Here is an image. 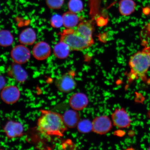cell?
<instances>
[{
	"mask_svg": "<svg viewBox=\"0 0 150 150\" xmlns=\"http://www.w3.org/2000/svg\"><path fill=\"white\" fill-rule=\"evenodd\" d=\"M112 124V121L108 116L97 117L92 121L93 131L99 134H106L111 130Z\"/></svg>",
	"mask_w": 150,
	"mask_h": 150,
	"instance_id": "5",
	"label": "cell"
},
{
	"mask_svg": "<svg viewBox=\"0 0 150 150\" xmlns=\"http://www.w3.org/2000/svg\"><path fill=\"white\" fill-rule=\"evenodd\" d=\"M77 110H69L66 111L63 115V121L66 126L74 128L77 126L80 121V115Z\"/></svg>",
	"mask_w": 150,
	"mask_h": 150,
	"instance_id": "13",
	"label": "cell"
},
{
	"mask_svg": "<svg viewBox=\"0 0 150 150\" xmlns=\"http://www.w3.org/2000/svg\"><path fill=\"white\" fill-rule=\"evenodd\" d=\"M5 80L3 76H1V89H2L5 87Z\"/></svg>",
	"mask_w": 150,
	"mask_h": 150,
	"instance_id": "24",
	"label": "cell"
},
{
	"mask_svg": "<svg viewBox=\"0 0 150 150\" xmlns=\"http://www.w3.org/2000/svg\"><path fill=\"white\" fill-rule=\"evenodd\" d=\"M14 38L10 32L1 30L0 33V44L1 46L6 47L10 46L13 42Z\"/></svg>",
	"mask_w": 150,
	"mask_h": 150,
	"instance_id": "19",
	"label": "cell"
},
{
	"mask_svg": "<svg viewBox=\"0 0 150 150\" xmlns=\"http://www.w3.org/2000/svg\"><path fill=\"white\" fill-rule=\"evenodd\" d=\"M50 23L52 27L54 28H61L63 25L62 16L58 14L54 15L50 20Z\"/></svg>",
	"mask_w": 150,
	"mask_h": 150,
	"instance_id": "23",
	"label": "cell"
},
{
	"mask_svg": "<svg viewBox=\"0 0 150 150\" xmlns=\"http://www.w3.org/2000/svg\"><path fill=\"white\" fill-rule=\"evenodd\" d=\"M51 50L50 45L44 42H37L33 48L32 52L34 57L39 61L46 59L49 57Z\"/></svg>",
	"mask_w": 150,
	"mask_h": 150,
	"instance_id": "10",
	"label": "cell"
},
{
	"mask_svg": "<svg viewBox=\"0 0 150 150\" xmlns=\"http://www.w3.org/2000/svg\"><path fill=\"white\" fill-rule=\"evenodd\" d=\"M77 128L79 132L81 134H88L93 131L92 122L88 119H83L79 122Z\"/></svg>",
	"mask_w": 150,
	"mask_h": 150,
	"instance_id": "20",
	"label": "cell"
},
{
	"mask_svg": "<svg viewBox=\"0 0 150 150\" xmlns=\"http://www.w3.org/2000/svg\"><path fill=\"white\" fill-rule=\"evenodd\" d=\"M111 117L112 123L118 128H126L130 126V117L124 108L116 109Z\"/></svg>",
	"mask_w": 150,
	"mask_h": 150,
	"instance_id": "6",
	"label": "cell"
},
{
	"mask_svg": "<svg viewBox=\"0 0 150 150\" xmlns=\"http://www.w3.org/2000/svg\"><path fill=\"white\" fill-rule=\"evenodd\" d=\"M36 33L31 28H27L22 31L19 37V41L24 45H31L36 41Z\"/></svg>",
	"mask_w": 150,
	"mask_h": 150,
	"instance_id": "15",
	"label": "cell"
},
{
	"mask_svg": "<svg viewBox=\"0 0 150 150\" xmlns=\"http://www.w3.org/2000/svg\"><path fill=\"white\" fill-rule=\"evenodd\" d=\"M71 50L70 47L66 43L61 41L54 46L53 51L56 57L58 59H64L68 57Z\"/></svg>",
	"mask_w": 150,
	"mask_h": 150,
	"instance_id": "18",
	"label": "cell"
},
{
	"mask_svg": "<svg viewBox=\"0 0 150 150\" xmlns=\"http://www.w3.org/2000/svg\"><path fill=\"white\" fill-rule=\"evenodd\" d=\"M11 55L15 63L20 64L29 60L31 53L29 49L24 45H18L11 50Z\"/></svg>",
	"mask_w": 150,
	"mask_h": 150,
	"instance_id": "7",
	"label": "cell"
},
{
	"mask_svg": "<svg viewBox=\"0 0 150 150\" xmlns=\"http://www.w3.org/2000/svg\"><path fill=\"white\" fill-rule=\"evenodd\" d=\"M149 149H150V148H149Z\"/></svg>",
	"mask_w": 150,
	"mask_h": 150,
	"instance_id": "25",
	"label": "cell"
},
{
	"mask_svg": "<svg viewBox=\"0 0 150 150\" xmlns=\"http://www.w3.org/2000/svg\"><path fill=\"white\" fill-rule=\"evenodd\" d=\"M136 4L133 0H121L119 3L120 13L123 16H129L135 11Z\"/></svg>",
	"mask_w": 150,
	"mask_h": 150,
	"instance_id": "17",
	"label": "cell"
},
{
	"mask_svg": "<svg viewBox=\"0 0 150 150\" xmlns=\"http://www.w3.org/2000/svg\"><path fill=\"white\" fill-rule=\"evenodd\" d=\"M8 74L9 76L14 79L19 83H23L25 81L28 76L27 72L20 64L17 63L12 65L9 69Z\"/></svg>",
	"mask_w": 150,
	"mask_h": 150,
	"instance_id": "14",
	"label": "cell"
},
{
	"mask_svg": "<svg viewBox=\"0 0 150 150\" xmlns=\"http://www.w3.org/2000/svg\"><path fill=\"white\" fill-rule=\"evenodd\" d=\"M69 103L73 109L79 111L87 107L89 103V100L85 94L77 93H74L71 97Z\"/></svg>",
	"mask_w": 150,
	"mask_h": 150,
	"instance_id": "11",
	"label": "cell"
},
{
	"mask_svg": "<svg viewBox=\"0 0 150 150\" xmlns=\"http://www.w3.org/2000/svg\"><path fill=\"white\" fill-rule=\"evenodd\" d=\"M4 130L6 136L9 138H13L23 135V125L19 122L9 121L4 127Z\"/></svg>",
	"mask_w": 150,
	"mask_h": 150,
	"instance_id": "9",
	"label": "cell"
},
{
	"mask_svg": "<svg viewBox=\"0 0 150 150\" xmlns=\"http://www.w3.org/2000/svg\"><path fill=\"white\" fill-rule=\"evenodd\" d=\"M75 72L69 71L56 79L55 81L56 87L62 92L68 93L74 89L76 84L74 79Z\"/></svg>",
	"mask_w": 150,
	"mask_h": 150,
	"instance_id": "4",
	"label": "cell"
},
{
	"mask_svg": "<svg viewBox=\"0 0 150 150\" xmlns=\"http://www.w3.org/2000/svg\"><path fill=\"white\" fill-rule=\"evenodd\" d=\"M62 17L63 25L67 29H73L79 23L80 18L79 17L76 13L70 11L64 13Z\"/></svg>",
	"mask_w": 150,
	"mask_h": 150,
	"instance_id": "16",
	"label": "cell"
},
{
	"mask_svg": "<svg viewBox=\"0 0 150 150\" xmlns=\"http://www.w3.org/2000/svg\"><path fill=\"white\" fill-rule=\"evenodd\" d=\"M131 76L146 79V74L150 67V47L136 52L131 56L129 63Z\"/></svg>",
	"mask_w": 150,
	"mask_h": 150,
	"instance_id": "2",
	"label": "cell"
},
{
	"mask_svg": "<svg viewBox=\"0 0 150 150\" xmlns=\"http://www.w3.org/2000/svg\"><path fill=\"white\" fill-rule=\"evenodd\" d=\"M41 115L38 120V128L46 135L62 137L67 127L63 121V115L50 110H40Z\"/></svg>",
	"mask_w": 150,
	"mask_h": 150,
	"instance_id": "1",
	"label": "cell"
},
{
	"mask_svg": "<svg viewBox=\"0 0 150 150\" xmlns=\"http://www.w3.org/2000/svg\"><path fill=\"white\" fill-rule=\"evenodd\" d=\"M46 4L49 8L52 9H59L62 7L64 0H46Z\"/></svg>",
	"mask_w": 150,
	"mask_h": 150,
	"instance_id": "22",
	"label": "cell"
},
{
	"mask_svg": "<svg viewBox=\"0 0 150 150\" xmlns=\"http://www.w3.org/2000/svg\"><path fill=\"white\" fill-rule=\"evenodd\" d=\"M68 8L71 12L78 13L83 11V3L81 0H69Z\"/></svg>",
	"mask_w": 150,
	"mask_h": 150,
	"instance_id": "21",
	"label": "cell"
},
{
	"mask_svg": "<svg viewBox=\"0 0 150 150\" xmlns=\"http://www.w3.org/2000/svg\"><path fill=\"white\" fill-rule=\"evenodd\" d=\"M60 39L61 41L68 45L71 50L74 51L87 49L94 44L74 29H67L64 31Z\"/></svg>",
	"mask_w": 150,
	"mask_h": 150,
	"instance_id": "3",
	"label": "cell"
},
{
	"mask_svg": "<svg viewBox=\"0 0 150 150\" xmlns=\"http://www.w3.org/2000/svg\"><path fill=\"white\" fill-rule=\"evenodd\" d=\"M1 98L3 101L8 104H13L19 100L20 96V92L16 86L9 85L2 89Z\"/></svg>",
	"mask_w": 150,
	"mask_h": 150,
	"instance_id": "8",
	"label": "cell"
},
{
	"mask_svg": "<svg viewBox=\"0 0 150 150\" xmlns=\"http://www.w3.org/2000/svg\"><path fill=\"white\" fill-rule=\"evenodd\" d=\"M94 25L92 20L83 21L80 22L76 30L82 36L94 44L93 37Z\"/></svg>",
	"mask_w": 150,
	"mask_h": 150,
	"instance_id": "12",
	"label": "cell"
}]
</instances>
